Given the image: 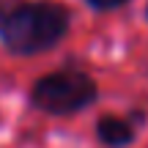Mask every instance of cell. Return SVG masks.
I'll list each match as a JSON object with an SVG mask.
<instances>
[{
	"mask_svg": "<svg viewBox=\"0 0 148 148\" xmlns=\"http://www.w3.org/2000/svg\"><path fill=\"white\" fill-rule=\"evenodd\" d=\"M69 14L58 3L0 0V41L14 55H36L63 38Z\"/></svg>",
	"mask_w": 148,
	"mask_h": 148,
	"instance_id": "1",
	"label": "cell"
},
{
	"mask_svg": "<svg viewBox=\"0 0 148 148\" xmlns=\"http://www.w3.org/2000/svg\"><path fill=\"white\" fill-rule=\"evenodd\" d=\"M96 99V82L79 71H55L33 85V104L52 115H69Z\"/></svg>",
	"mask_w": 148,
	"mask_h": 148,
	"instance_id": "2",
	"label": "cell"
},
{
	"mask_svg": "<svg viewBox=\"0 0 148 148\" xmlns=\"http://www.w3.org/2000/svg\"><path fill=\"white\" fill-rule=\"evenodd\" d=\"M96 134H99V140L104 145H112V148H123L132 143L134 137V129L129 126L126 121H121V118H112V115H104L99 121V126H96Z\"/></svg>",
	"mask_w": 148,
	"mask_h": 148,
	"instance_id": "3",
	"label": "cell"
},
{
	"mask_svg": "<svg viewBox=\"0 0 148 148\" xmlns=\"http://www.w3.org/2000/svg\"><path fill=\"white\" fill-rule=\"evenodd\" d=\"M93 8H115V5H121V3H126V0H88Z\"/></svg>",
	"mask_w": 148,
	"mask_h": 148,
	"instance_id": "4",
	"label": "cell"
}]
</instances>
